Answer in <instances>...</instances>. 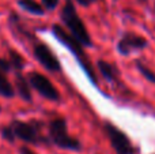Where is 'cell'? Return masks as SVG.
Returning a JSON list of instances; mask_svg holds the SVG:
<instances>
[{
	"label": "cell",
	"instance_id": "6da1fadb",
	"mask_svg": "<svg viewBox=\"0 0 155 154\" xmlns=\"http://www.w3.org/2000/svg\"><path fill=\"white\" fill-rule=\"evenodd\" d=\"M61 21L64 22V25L68 27V30L72 34V38H75L80 45L84 46H91V38L88 35V32L86 29L83 21L79 18L75 5L71 0H65V5L61 10Z\"/></svg>",
	"mask_w": 155,
	"mask_h": 154
},
{
	"label": "cell",
	"instance_id": "7a4b0ae2",
	"mask_svg": "<svg viewBox=\"0 0 155 154\" xmlns=\"http://www.w3.org/2000/svg\"><path fill=\"white\" fill-rule=\"evenodd\" d=\"M52 32H53L54 37H56L57 40H60L68 49H71V51H72V53L75 55V57L78 59V62H79L80 67H82L83 71L87 74V76L90 78V81L93 82L94 85H98L97 76H95V74H94L93 67H91V64H90V62H88L87 56H86L84 51L82 49V45L78 42L75 38H72L70 34H67V33L64 32V29H63V27H60L59 25H53Z\"/></svg>",
	"mask_w": 155,
	"mask_h": 154
},
{
	"label": "cell",
	"instance_id": "3957f363",
	"mask_svg": "<svg viewBox=\"0 0 155 154\" xmlns=\"http://www.w3.org/2000/svg\"><path fill=\"white\" fill-rule=\"evenodd\" d=\"M49 135L56 146L65 150H80L82 145L76 138L68 135L67 123L64 119H56L49 124Z\"/></svg>",
	"mask_w": 155,
	"mask_h": 154
},
{
	"label": "cell",
	"instance_id": "277c9868",
	"mask_svg": "<svg viewBox=\"0 0 155 154\" xmlns=\"http://www.w3.org/2000/svg\"><path fill=\"white\" fill-rule=\"evenodd\" d=\"M104 130L106 135L109 136L110 143H112L113 149L116 150L117 154H135V147L131 145L129 138L123 131L118 130L116 126L106 122L104 124Z\"/></svg>",
	"mask_w": 155,
	"mask_h": 154
},
{
	"label": "cell",
	"instance_id": "5b68a950",
	"mask_svg": "<svg viewBox=\"0 0 155 154\" xmlns=\"http://www.w3.org/2000/svg\"><path fill=\"white\" fill-rule=\"evenodd\" d=\"M27 82H29V85L33 89H35L44 98H46V100H51V101L60 100V94L56 90V87H54L53 83H52L45 75H42V74L31 72L29 75V81Z\"/></svg>",
	"mask_w": 155,
	"mask_h": 154
},
{
	"label": "cell",
	"instance_id": "8992f818",
	"mask_svg": "<svg viewBox=\"0 0 155 154\" xmlns=\"http://www.w3.org/2000/svg\"><path fill=\"white\" fill-rule=\"evenodd\" d=\"M10 126L14 131L15 138L21 139L26 143H38L40 136H38V130L35 127V123H25L21 120H14Z\"/></svg>",
	"mask_w": 155,
	"mask_h": 154
},
{
	"label": "cell",
	"instance_id": "52a82bcc",
	"mask_svg": "<svg viewBox=\"0 0 155 154\" xmlns=\"http://www.w3.org/2000/svg\"><path fill=\"white\" fill-rule=\"evenodd\" d=\"M33 53H34V57L49 71H53V72H57V71L61 70V65H60V62L57 60V57L53 55V52L48 48L44 44H35L34 48H33Z\"/></svg>",
	"mask_w": 155,
	"mask_h": 154
},
{
	"label": "cell",
	"instance_id": "ba28073f",
	"mask_svg": "<svg viewBox=\"0 0 155 154\" xmlns=\"http://www.w3.org/2000/svg\"><path fill=\"white\" fill-rule=\"evenodd\" d=\"M147 48V40L143 38L142 35L134 34V33L128 32L123 35L117 45V51L124 56H128L131 52L134 51H140V49Z\"/></svg>",
	"mask_w": 155,
	"mask_h": 154
},
{
	"label": "cell",
	"instance_id": "9c48e42d",
	"mask_svg": "<svg viewBox=\"0 0 155 154\" xmlns=\"http://www.w3.org/2000/svg\"><path fill=\"white\" fill-rule=\"evenodd\" d=\"M15 87L18 92L19 97L26 102H31V90H30V85L27 79L22 75L21 72H16L15 75Z\"/></svg>",
	"mask_w": 155,
	"mask_h": 154
},
{
	"label": "cell",
	"instance_id": "30bf717a",
	"mask_svg": "<svg viewBox=\"0 0 155 154\" xmlns=\"http://www.w3.org/2000/svg\"><path fill=\"white\" fill-rule=\"evenodd\" d=\"M18 5L22 10L27 11V12L33 14V15H44L45 11H44L42 5L38 4L35 0H18Z\"/></svg>",
	"mask_w": 155,
	"mask_h": 154
},
{
	"label": "cell",
	"instance_id": "8fae6325",
	"mask_svg": "<svg viewBox=\"0 0 155 154\" xmlns=\"http://www.w3.org/2000/svg\"><path fill=\"white\" fill-rule=\"evenodd\" d=\"M0 95L5 98H12L15 95V89L7 79L5 74H3L2 71H0Z\"/></svg>",
	"mask_w": 155,
	"mask_h": 154
},
{
	"label": "cell",
	"instance_id": "7c38bea8",
	"mask_svg": "<svg viewBox=\"0 0 155 154\" xmlns=\"http://www.w3.org/2000/svg\"><path fill=\"white\" fill-rule=\"evenodd\" d=\"M97 67H98V70L101 71L102 75L105 76V79H107V81H114L116 68L113 67L112 64H109V63L105 62V60H98Z\"/></svg>",
	"mask_w": 155,
	"mask_h": 154
},
{
	"label": "cell",
	"instance_id": "4fadbf2b",
	"mask_svg": "<svg viewBox=\"0 0 155 154\" xmlns=\"http://www.w3.org/2000/svg\"><path fill=\"white\" fill-rule=\"evenodd\" d=\"M8 55H10V64H11V68H15L16 71H21L22 68L25 67V60L23 57H22V55H19L16 51H14V49H10L8 51Z\"/></svg>",
	"mask_w": 155,
	"mask_h": 154
},
{
	"label": "cell",
	"instance_id": "5bb4252c",
	"mask_svg": "<svg viewBox=\"0 0 155 154\" xmlns=\"http://www.w3.org/2000/svg\"><path fill=\"white\" fill-rule=\"evenodd\" d=\"M135 64H136V68L139 70V72L142 74L143 76H144L147 81L153 82V83H155V72H153V71L150 70V68L147 67V65H144L140 60H136L135 62Z\"/></svg>",
	"mask_w": 155,
	"mask_h": 154
},
{
	"label": "cell",
	"instance_id": "9a60e30c",
	"mask_svg": "<svg viewBox=\"0 0 155 154\" xmlns=\"http://www.w3.org/2000/svg\"><path fill=\"white\" fill-rule=\"evenodd\" d=\"M0 134H2L3 139H5L8 143H14L16 139L15 135H14V131H12V128H11V126H3V127L0 128Z\"/></svg>",
	"mask_w": 155,
	"mask_h": 154
},
{
	"label": "cell",
	"instance_id": "2e32d148",
	"mask_svg": "<svg viewBox=\"0 0 155 154\" xmlns=\"http://www.w3.org/2000/svg\"><path fill=\"white\" fill-rule=\"evenodd\" d=\"M0 71H2L3 74H7L11 71V64L8 60L3 59V57H0Z\"/></svg>",
	"mask_w": 155,
	"mask_h": 154
},
{
	"label": "cell",
	"instance_id": "e0dca14e",
	"mask_svg": "<svg viewBox=\"0 0 155 154\" xmlns=\"http://www.w3.org/2000/svg\"><path fill=\"white\" fill-rule=\"evenodd\" d=\"M42 4L48 10H54L59 5V0H42Z\"/></svg>",
	"mask_w": 155,
	"mask_h": 154
},
{
	"label": "cell",
	"instance_id": "ac0fdd59",
	"mask_svg": "<svg viewBox=\"0 0 155 154\" xmlns=\"http://www.w3.org/2000/svg\"><path fill=\"white\" fill-rule=\"evenodd\" d=\"M19 153L21 154H35L33 150H30L29 147H26V146H22L21 149H19Z\"/></svg>",
	"mask_w": 155,
	"mask_h": 154
},
{
	"label": "cell",
	"instance_id": "d6986e66",
	"mask_svg": "<svg viewBox=\"0 0 155 154\" xmlns=\"http://www.w3.org/2000/svg\"><path fill=\"white\" fill-rule=\"evenodd\" d=\"M95 0H78V3H80L82 5H90L91 3H94Z\"/></svg>",
	"mask_w": 155,
	"mask_h": 154
},
{
	"label": "cell",
	"instance_id": "ffe728a7",
	"mask_svg": "<svg viewBox=\"0 0 155 154\" xmlns=\"http://www.w3.org/2000/svg\"><path fill=\"white\" fill-rule=\"evenodd\" d=\"M0 112H2V108H0Z\"/></svg>",
	"mask_w": 155,
	"mask_h": 154
},
{
	"label": "cell",
	"instance_id": "44dd1931",
	"mask_svg": "<svg viewBox=\"0 0 155 154\" xmlns=\"http://www.w3.org/2000/svg\"><path fill=\"white\" fill-rule=\"evenodd\" d=\"M142 2H143V0H142Z\"/></svg>",
	"mask_w": 155,
	"mask_h": 154
}]
</instances>
